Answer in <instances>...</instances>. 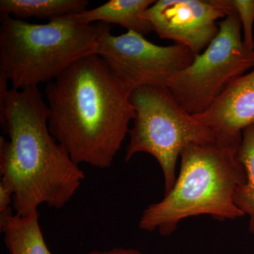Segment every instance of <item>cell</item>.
<instances>
[{
  "mask_svg": "<svg viewBox=\"0 0 254 254\" xmlns=\"http://www.w3.org/2000/svg\"><path fill=\"white\" fill-rule=\"evenodd\" d=\"M130 96L99 55L84 57L47 83L50 131L78 165L110 168L136 115Z\"/></svg>",
  "mask_w": 254,
  "mask_h": 254,
  "instance_id": "1",
  "label": "cell"
},
{
  "mask_svg": "<svg viewBox=\"0 0 254 254\" xmlns=\"http://www.w3.org/2000/svg\"><path fill=\"white\" fill-rule=\"evenodd\" d=\"M1 180L13 190L14 213L26 216L46 204L64 208L81 186L84 173L48 126L46 100L38 86L0 91Z\"/></svg>",
  "mask_w": 254,
  "mask_h": 254,
  "instance_id": "2",
  "label": "cell"
},
{
  "mask_svg": "<svg viewBox=\"0 0 254 254\" xmlns=\"http://www.w3.org/2000/svg\"><path fill=\"white\" fill-rule=\"evenodd\" d=\"M237 150L216 141L187 145L180 155V175L173 188L163 200L145 209L139 228L169 236L190 217L209 215L220 221L243 217L234 200L247 179Z\"/></svg>",
  "mask_w": 254,
  "mask_h": 254,
  "instance_id": "3",
  "label": "cell"
},
{
  "mask_svg": "<svg viewBox=\"0 0 254 254\" xmlns=\"http://www.w3.org/2000/svg\"><path fill=\"white\" fill-rule=\"evenodd\" d=\"M100 23L67 16L43 24L1 16L0 90L23 89L53 81L77 60L97 54Z\"/></svg>",
  "mask_w": 254,
  "mask_h": 254,
  "instance_id": "4",
  "label": "cell"
},
{
  "mask_svg": "<svg viewBox=\"0 0 254 254\" xmlns=\"http://www.w3.org/2000/svg\"><path fill=\"white\" fill-rule=\"evenodd\" d=\"M136 110L125 161L145 153L154 157L163 170L165 191L176 181L177 160L192 143L215 141L209 128L179 104L168 87L143 86L131 93Z\"/></svg>",
  "mask_w": 254,
  "mask_h": 254,
  "instance_id": "5",
  "label": "cell"
},
{
  "mask_svg": "<svg viewBox=\"0 0 254 254\" xmlns=\"http://www.w3.org/2000/svg\"><path fill=\"white\" fill-rule=\"evenodd\" d=\"M218 24L213 41L168 85L179 104L192 115L203 113L232 81L254 68V50L244 44L236 13L229 11Z\"/></svg>",
  "mask_w": 254,
  "mask_h": 254,
  "instance_id": "6",
  "label": "cell"
},
{
  "mask_svg": "<svg viewBox=\"0 0 254 254\" xmlns=\"http://www.w3.org/2000/svg\"><path fill=\"white\" fill-rule=\"evenodd\" d=\"M97 55L130 92L143 86L168 87L195 55L180 45L160 46L134 31L115 36L109 25L100 23Z\"/></svg>",
  "mask_w": 254,
  "mask_h": 254,
  "instance_id": "7",
  "label": "cell"
},
{
  "mask_svg": "<svg viewBox=\"0 0 254 254\" xmlns=\"http://www.w3.org/2000/svg\"><path fill=\"white\" fill-rule=\"evenodd\" d=\"M216 0H158L142 15L162 39L171 40L199 55L218 35L226 17Z\"/></svg>",
  "mask_w": 254,
  "mask_h": 254,
  "instance_id": "8",
  "label": "cell"
},
{
  "mask_svg": "<svg viewBox=\"0 0 254 254\" xmlns=\"http://www.w3.org/2000/svg\"><path fill=\"white\" fill-rule=\"evenodd\" d=\"M193 116L217 143L238 150L244 129L254 123V68L232 81L208 109Z\"/></svg>",
  "mask_w": 254,
  "mask_h": 254,
  "instance_id": "9",
  "label": "cell"
},
{
  "mask_svg": "<svg viewBox=\"0 0 254 254\" xmlns=\"http://www.w3.org/2000/svg\"><path fill=\"white\" fill-rule=\"evenodd\" d=\"M155 0H110L104 4L86 9L77 14L68 15L78 23L93 24H116L127 31H134L145 36L152 30L149 22L142 15L155 2Z\"/></svg>",
  "mask_w": 254,
  "mask_h": 254,
  "instance_id": "10",
  "label": "cell"
},
{
  "mask_svg": "<svg viewBox=\"0 0 254 254\" xmlns=\"http://www.w3.org/2000/svg\"><path fill=\"white\" fill-rule=\"evenodd\" d=\"M0 230L10 254H53L43 236L38 211L21 216L11 210L0 215Z\"/></svg>",
  "mask_w": 254,
  "mask_h": 254,
  "instance_id": "11",
  "label": "cell"
},
{
  "mask_svg": "<svg viewBox=\"0 0 254 254\" xmlns=\"http://www.w3.org/2000/svg\"><path fill=\"white\" fill-rule=\"evenodd\" d=\"M87 0H1L0 14L18 19L34 17L49 18L83 12L87 9Z\"/></svg>",
  "mask_w": 254,
  "mask_h": 254,
  "instance_id": "12",
  "label": "cell"
},
{
  "mask_svg": "<svg viewBox=\"0 0 254 254\" xmlns=\"http://www.w3.org/2000/svg\"><path fill=\"white\" fill-rule=\"evenodd\" d=\"M237 158L245 170V183L235 193L237 208L250 216L249 230L254 233V123L244 129Z\"/></svg>",
  "mask_w": 254,
  "mask_h": 254,
  "instance_id": "13",
  "label": "cell"
},
{
  "mask_svg": "<svg viewBox=\"0 0 254 254\" xmlns=\"http://www.w3.org/2000/svg\"><path fill=\"white\" fill-rule=\"evenodd\" d=\"M227 14L232 11L240 20L244 44L247 49L254 50V0H216Z\"/></svg>",
  "mask_w": 254,
  "mask_h": 254,
  "instance_id": "14",
  "label": "cell"
},
{
  "mask_svg": "<svg viewBox=\"0 0 254 254\" xmlns=\"http://www.w3.org/2000/svg\"><path fill=\"white\" fill-rule=\"evenodd\" d=\"M13 190L2 180L0 182V215L13 210Z\"/></svg>",
  "mask_w": 254,
  "mask_h": 254,
  "instance_id": "15",
  "label": "cell"
},
{
  "mask_svg": "<svg viewBox=\"0 0 254 254\" xmlns=\"http://www.w3.org/2000/svg\"><path fill=\"white\" fill-rule=\"evenodd\" d=\"M86 254H143L139 251L134 250V249L123 248H113L109 250L105 251H92Z\"/></svg>",
  "mask_w": 254,
  "mask_h": 254,
  "instance_id": "16",
  "label": "cell"
}]
</instances>
